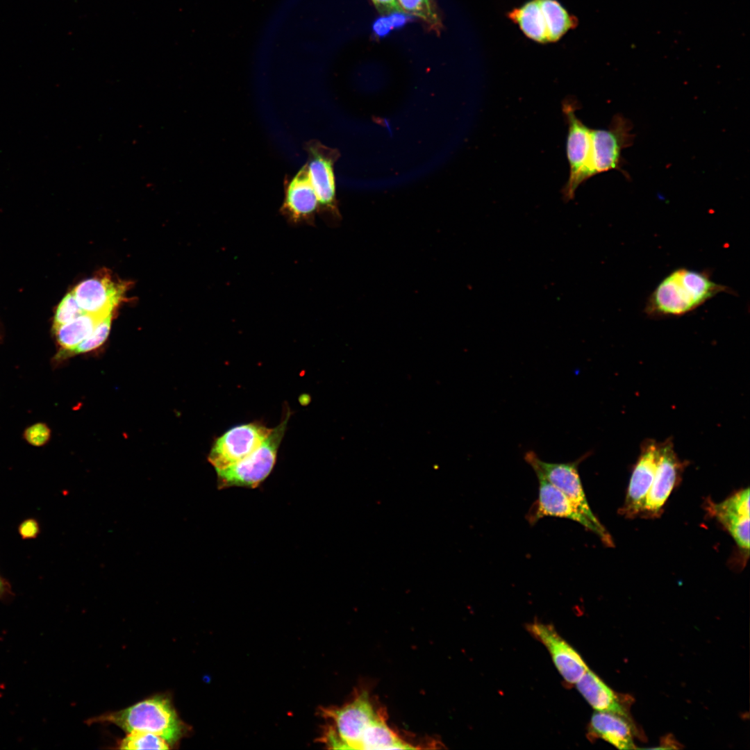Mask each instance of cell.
I'll return each mask as SVG.
<instances>
[{
	"label": "cell",
	"mask_w": 750,
	"mask_h": 750,
	"mask_svg": "<svg viewBox=\"0 0 750 750\" xmlns=\"http://www.w3.org/2000/svg\"><path fill=\"white\" fill-rule=\"evenodd\" d=\"M659 445L660 454L654 479L641 514L644 517H655L660 515L683 471L684 463L677 457L672 440H666Z\"/></svg>",
	"instance_id": "cell-11"
},
{
	"label": "cell",
	"mask_w": 750,
	"mask_h": 750,
	"mask_svg": "<svg viewBox=\"0 0 750 750\" xmlns=\"http://www.w3.org/2000/svg\"><path fill=\"white\" fill-rule=\"evenodd\" d=\"M290 416L288 410L261 445L242 460L216 470L219 489L230 487L257 488L271 473Z\"/></svg>",
	"instance_id": "cell-4"
},
{
	"label": "cell",
	"mask_w": 750,
	"mask_h": 750,
	"mask_svg": "<svg viewBox=\"0 0 750 750\" xmlns=\"http://www.w3.org/2000/svg\"><path fill=\"white\" fill-rule=\"evenodd\" d=\"M722 292L733 291L714 281L709 272L676 268L664 277L650 294L644 312L654 318L681 317Z\"/></svg>",
	"instance_id": "cell-2"
},
{
	"label": "cell",
	"mask_w": 750,
	"mask_h": 750,
	"mask_svg": "<svg viewBox=\"0 0 750 750\" xmlns=\"http://www.w3.org/2000/svg\"><path fill=\"white\" fill-rule=\"evenodd\" d=\"M125 290L124 284L105 274L83 281L72 292L84 312L107 316L122 301Z\"/></svg>",
	"instance_id": "cell-14"
},
{
	"label": "cell",
	"mask_w": 750,
	"mask_h": 750,
	"mask_svg": "<svg viewBox=\"0 0 750 750\" xmlns=\"http://www.w3.org/2000/svg\"><path fill=\"white\" fill-rule=\"evenodd\" d=\"M508 17L515 22L529 39L539 43L549 42V33L539 0H531L508 13Z\"/></svg>",
	"instance_id": "cell-19"
},
{
	"label": "cell",
	"mask_w": 750,
	"mask_h": 750,
	"mask_svg": "<svg viewBox=\"0 0 750 750\" xmlns=\"http://www.w3.org/2000/svg\"><path fill=\"white\" fill-rule=\"evenodd\" d=\"M105 317L85 312L66 324L53 327L58 344L65 350L73 351Z\"/></svg>",
	"instance_id": "cell-20"
},
{
	"label": "cell",
	"mask_w": 750,
	"mask_h": 750,
	"mask_svg": "<svg viewBox=\"0 0 750 750\" xmlns=\"http://www.w3.org/2000/svg\"><path fill=\"white\" fill-rule=\"evenodd\" d=\"M707 510L727 530L737 545L749 551V489H742L722 502L708 501Z\"/></svg>",
	"instance_id": "cell-16"
},
{
	"label": "cell",
	"mask_w": 750,
	"mask_h": 750,
	"mask_svg": "<svg viewBox=\"0 0 750 750\" xmlns=\"http://www.w3.org/2000/svg\"><path fill=\"white\" fill-rule=\"evenodd\" d=\"M285 183V195L280 210L281 214L293 224H312L319 212V203L306 163Z\"/></svg>",
	"instance_id": "cell-15"
},
{
	"label": "cell",
	"mask_w": 750,
	"mask_h": 750,
	"mask_svg": "<svg viewBox=\"0 0 750 750\" xmlns=\"http://www.w3.org/2000/svg\"><path fill=\"white\" fill-rule=\"evenodd\" d=\"M539 482L538 499L531 511L529 521L535 523L544 517H557L573 520L596 534L608 547L612 539L606 528H600L588 519L576 506L540 472H535Z\"/></svg>",
	"instance_id": "cell-10"
},
{
	"label": "cell",
	"mask_w": 750,
	"mask_h": 750,
	"mask_svg": "<svg viewBox=\"0 0 750 750\" xmlns=\"http://www.w3.org/2000/svg\"><path fill=\"white\" fill-rule=\"evenodd\" d=\"M403 12L421 19L431 29L440 33L442 24L433 0H397Z\"/></svg>",
	"instance_id": "cell-22"
},
{
	"label": "cell",
	"mask_w": 750,
	"mask_h": 750,
	"mask_svg": "<svg viewBox=\"0 0 750 750\" xmlns=\"http://www.w3.org/2000/svg\"><path fill=\"white\" fill-rule=\"evenodd\" d=\"M110 723L127 733L143 731L163 738L172 747L189 733L190 728L178 717L170 699L155 695L121 710L105 713L88 720Z\"/></svg>",
	"instance_id": "cell-3"
},
{
	"label": "cell",
	"mask_w": 750,
	"mask_h": 750,
	"mask_svg": "<svg viewBox=\"0 0 750 750\" xmlns=\"http://www.w3.org/2000/svg\"><path fill=\"white\" fill-rule=\"evenodd\" d=\"M659 454L660 445L656 441L648 440L642 445L622 506L623 515L634 517L642 514L646 497L654 479Z\"/></svg>",
	"instance_id": "cell-13"
},
{
	"label": "cell",
	"mask_w": 750,
	"mask_h": 750,
	"mask_svg": "<svg viewBox=\"0 0 750 750\" xmlns=\"http://www.w3.org/2000/svg\"><path fill=\"white\" fill-rule=\"evenodd\" d=\"M120 749H169L170 745L161 737L143 731H133L121 740Z\"/></svg>",
	"instance_id": "cell-23"
},
{
	"label": "cell",
	"mask_w": 750,
	"mask_h": 750,
	"mask_svg": "<svg viewBox=\"0 0 750 750\" xmlns=\"http://www.w3.org/2000/svg\"><path fill=\"white\" fill-rule=\"evenodd\" d=\"M576 104L572 100L562 102V112L567 124L566 153L569 166V178L561 193L569 201L581 185V176L588 162L590 148V128L576 116Z\"/></svg>",
	"instance_id": "cell-9"
},
{
	"label": "cell",
	"mask_w": 750,
	"mask_h": 750,
	"mask_svg": "<svg viewBox=\"0 0 750 750\" xmlns=\"http://www.w3.org/2000/svg\"><path fill=\"white\" fill-rule=\"evenodd\" d=\"M40 525L37 520L28 518L18 526V532L22 539H34L40 533Z\"/></svg>",
	"instance_id": "cell-28"
},
{
	"label": "cell",
	"mask_w": 750,
	"mask_h": 750,
	"mask_svg": "<svg viewBox=\"0 0 750 750\" xmlns=\"http://www.w3.org/2000/svg\"><path fill=\"white\" fill-rule=\"evenodd\" d=\"M631 131V123L619 115L613 117L606 129L590 128V153L581 176V184L596 174L619 169L622 150L633 140Z\"/></svg>",
	"instance_id": "cell-5"
},
{
	"label": "cell",
	"mask_w": 750,
	"mask_h": 750,
	"mask_svg": "<svg viewBox=\"0 0 750 750\" xmlns=\"http://www.w3.org/2000/svg\"><path fill=\"white\" fill-rule=\"evenodd\" d=\"M321 715L331 723L324 728L321 741L334 749H415L387 724L369 694L361 692L340 707L322 708ZM416 749V747H415Z\"/></svg>",
	"instance_id": "cell-1"
},
{
	"label": "cell",
	"mask_w": 750,
	"mask_h": 750,
	"mask_svg": "<svg viewBox=\"0 0 750 750\" xmlns=\"http://www.w3.org/2000/svg\"><path fill=\"white\" fill-rule=\"evenodd\" d=\"M24 437L31 444L42 446L49 440L50 430L44 424H36L26 430Z\"/></svg>",
	"instance_id": "cell-27"
},
{
	"label": "cell",
	"mask_w": 750,
	"mask_h": 750,
	"mask_svg": "<svg viewBox=\"0 0 750 750\" xmlns=\"http://www.w3.org/2000/svg\"><path fill=\"white\" fill-rule=\"evenodd\" d=\"M633 724L628 719L607 712H595L589 724V733L619 749H633Z\"/></svg>",
	"instance_id": "cell-18"
},
{
	"label": "cell",
	"mask_w": 750,
	"mask_h": 750,
	"mask_svg": "<svg viewBox=\"0 0 750 750\" xmlns=\"http://www.w3.org/2000/svg\"><path fill=\"white\" fill-rule=\"evenodd\" d=\"M576 685L579 692L596 711L613 713L631 722L624 701L590 669Z\"/></svg>",
	"instance_id": "cell-17"
},
{
	"label": "cell",
	"mask_w": 750,
	"mask_h": 750,
	"mask_svg": "<svg viewBox=\"0 0 750 750\" xmlns=\"http://www.w3.org/2000/svg\"><path fill=\"white\" fill-rule=\"evenodd\" d=\"M272 429L260 422L232 427L215 441L208 457L209 462L216 471L242 460L261 445Z\"/></svg>",
	"instance_id": "cell-7"
},
{
	"label": "cell",
	"mask_w": 750,
	"mask_h": 750,
	"mask_svg": "<svg viewBox=\"0 0 750 750\" xmlns=\"http://www.w3.org/2000/svg\"><path fill=\"white\" fill-rule=\"evenodd\" d=\"M590 453H587L578 459L569 462L553 463L542 460L533 451H528L524 454V460L534 472H540L549 482L562 492L593 524L600 528H605L590 508L578 473L579 464Z\"/></svg>",
	"instance_id": "cell-6"
},
{
	"label": "cell",
	"mask_w": 750,
	"mask_h": 750,
	"mask_svg": "<svg viewBox=\"0 0 750 750\" xmlns=\"http://www.w3.org/2000/svg\"><path fill=\"white\" fill-rule=\"evenodd\" d=\"M112 313L103 318L92 333L83 340L72 353L74 354L91 351L99 347L107 339L111 326Z\"/></svg>",
	"instance_id": "cell-24"
},
{
	"label": "cell",
	"mask_w": 750,
	"mask_h": 750,
	"mask_svg": "<svg viewBox=\"0 0 750 750\" xmlns=\"http://www.w3.org/2000/svg\"><path fill=\"white\" fill-rule=\"evenodd\" d=\"M528 632L542 643L564 680L576 684L589 669L580 654L549 624L533 622L527 625Z\"/></svg>",
	"instance_id": "cell-12"
},
{
	"label": "cell",
	"mask_w": 750,
	"mask_h": 750,
	"mask_svg": "<svg viewBox=\"0 0 750 750\" xmlns=\"http://www.w3.org/2000/svg\"><path fill=\"white\" fill-rule=\"evenodd\" d=\"M10 594H11L10 585L0 575V600L5 599Z\"/></svg>",
	"instance_id": "cell-30"
},
{
	"label": "cell",
	"mask_w": 750,
	"mask_h": 750,
	"mask_svg": "<svg viewBox=\"0 0 750 750\" xmlns=\"http://www.w3.org/2000/svg\"><path fill=\"white\" fill-rule=\"evenodd\" d=\"M388 15V17L378 19L373 25L374 31L378 36H385L392 28L401 27L406 22L405 12H395Z\"/></svg>",
	"instance_id": "cell-26"
},
{
	"label": "cell",
	"mask_w": 750,
	"mask_h": 750,
	"mask_svg": "<svg viewBox=\"0 0 750 750\" xmlns=\"http://www.w3.org/2000/svg\"><path fill=\"white\" fill-rule=\"evenodd\" d=\"M85 313L80 307L72 291L61 300L54 317L53 327L66 324Z\"/></svg>",
	"instance_id": "cell-25"
},
{
	"label": "cell",
	"mask_w": 750,
	"mask_h": 750,
	"mask_svg": "<svg viewBox=\"0 0 750 750\" xmlns=\"http://www.w3.org/2000/svg\"><path fill=\"white\" fill-rule=\"evenodd\" d=\"M378 11L383 15L403 12L397 0H372Z\"/></svg>",
	"instance_id": "cell-29"
},
{
	"label": "cell",
	"mask_w": 750,
	"mask_h": 750,
	"mask_svg": "<svg viewBox=\"0 0 750 750\" xmlns=\"http://www.w3.org/2000/svg\"><path fill=\"white\" fill-rule=\"evenodd\" d=\"M306 151L308 175L317 197L319 212L338 217L334 164L340 156L339 151L316 140L306 142Z\"/></svg>",
	"instance_id": "cell-8"
},
{
	"label": "cell",
	"mask_w": 750,
	"mask_h": 750,
	"mask_svg": "<svg viewBox=\"0 0 750 750\" xmlns=\"http://www.w3.org/2000/svg\"><path fill=\"white\" fill-rule=\"evenodd\" d=\"M544 14L549 42H556L576 27L577 19L556 0H539Z\"/></svg>",
	"instance_id": "cell-21"
}]
</instances>
